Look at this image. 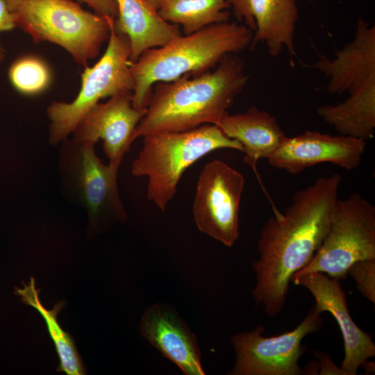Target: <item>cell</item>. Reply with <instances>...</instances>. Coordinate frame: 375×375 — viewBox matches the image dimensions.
<instances>
[{"instance_id": "15", "label": "cell", "mask_w": 375, "mask_h": 375, "mask_svg": "<svg viewBox=\"0 0 375 375\" xmlns=\"http://www.w3.org/2000/svg\"><path fill=\"white\" fill-rule=\"evenodd\" d=\"M308 67L323 73L329 81V93L353 94L375 80V26L359 17L353 39L337 51L334 58L318 53Z\"/></svg>"}, {"instance_id": "13", "label": "cell", "mask_w": 375, "mask_h": 375, "mask_svg": "<svg viewBox=\"0 0 375 375\" xmlns=\"http://www.w3.org/2000/svg\"><path fill=\"white\" fill-rule=\"evenodd\" d=\"M294 284L308 289L312 294L315 310L330 312L340 329L344 356L340 368L345 375H356L362 364L375 356L372 336L353 322L340 280L321 272H312L293 277Z\"/></svg>"}, {"instance_id": "27", "label": "cell", "mask_w": 375, "mask_h": 375, "mask_svg": "<svg viewBox=\"0 0 375 375\" xmlns=\"http://www.w3.org/2000/svg\"><path fill=\"white\" fill-rule=\"evenodd\" d=\"M360 367L365 369L366 374L374 372L375 370L374 362L367 361V360L365 361Z\"/></svg>"}, {"instance_id": "28", "label": "cell", "mask_w": 375, "mask_h": 375, "mask_svg": "<svg viewBox=\"0 0 375 375\" xmlns=\"http://www.w3.org/2000/svg\"><path fill=\"white\" fill-rule=\"evenodd\" d=\"M156 9L158 10L162 4L164 0H147Z\"/></svg>"}, {"instance_id": "29", "label": "cell", "mask_w": 375, "mask_h": 375, "mask_svg": "<svg viewBox=\"0 0 375 375\" xmlns=\"http://www.w3.org/2000/svg\"><path fill=\"white\" fill-rule=\"evenodd\" d=\"M6 3L9 10L13 8L16 4L19 2V0H3Z\"/></svg>"}, {"instance_id": "25", "label": "cell", "mask_w": 375, "mask_h": 375, "mask_svg": "<svg viewBox=\"0 0 375 375\" xmlns=\"http://www.w3.org/2000/svg\"><path fill=\"white\" fill-rule=\"evenodd\" d=\"M15 28L13 16L3 0H0V33ZM3 59V52L0 46V62Z\"/></svg>"}, {"instance_id": "21", "label": "cell", "mask_w": 375, "mask_h": 375, "mask_svg": "<svg viewBox=\"0 0 375 375\" xmlns=\"http://www.w3.org/2000/svg\"><path fill=\"white\" fill-rule=\"evenodd\" d=\"M229 8L227 0H164L158 12L165 21L181 26L187 35L229 21Z\"/></svg>"}, {"instance_id": "3", "label": "cell", "mask_w": 375, "mask_h": 375, "mask_svg": "<svg viewBox=\"0 0 375 375\" xmlns=\"http://www.w3.org/2000/svg\"><path fill=\"white\" fill-rule=\"evenodd\" d=\"M253 37V31L243 24L228 21L181 35L164 46L146 51L131 62L133 107L146 111L155 84L209 71L226 55L250 48Z\"/></svg>"}, {"instance_id": "8", "label": "cell", "mask_w": 375, "mask_h": 375, "mask_svg": "<svg viewBox=\"0 0 375 375\" xmlns=\"http://www.w3.org/2000/svg\"><path fill=\"white\" fill-rule=\"evenodd\" d=\"M323 324L321 313L313 307L293 330L278 335L264 337L265 328L258 325L249 332L231 337L236 361L231 375H299L303 371L299 360L306 351L302 344L308 334L319 331Z\"/></svg>"}, {"instance_id": "2", "label": "cell", "mask_w": 375, "mask_h": 375, "mask_svg": "<svg viewBox=\"0 0 375 375\" xmlns=\"http://www.w3.org/2000/svg\"><path fill=\"white\" fill-rule=\"evenodd\" d=\"M247 80L243 59L229 53L212 70L155 84L135 138L218 125Z\"/></svg>"}, {"instance_id": "5", "label": "cell", "mask_w": 375, "mask_h": 375, "mask_svg": "<svg viewBox=\"0 0 375 375\" xmlns=\"http://www.w3.org/2000/svg\"><path fill=\"white\" fill-rule=\"evenodd\" d=\"M10 12L15 27L34 42L59 45L85 67L108 40L115 21L84 10L74 0H19Z\"/></svg>"}, {"instance_id": "20", "label": "cell", "mask_w": 375, "mask_h": 375, "mask_svg": "<svg viewBox=\"0 0 375 375\" xmlns=\"http://www.w3.org/2000/svg\"><path fill=\"white\" fill-rule=\"evenodd\" d=\"M40 290L35 287L33 277L27 284L23 283V288H15V294L21 297V301L35 309L42 317L59 358L57 372H64L67 375L86 374V369L74 338L63 330L58 320V313L64 308L65 302L61 301L56 303L53 308L47 309L40 300Z\"/></svg>"}, {"instance_id": "22", "label": "cell", "mask_w": 375, "mask_h": 375, "mask_svg": "<svg viewBox=\"0 0 375 375\" xmlns=\"http://www.w3.org/2000/svg\"><path fill=\"white\" fill-rule=\"evenodd\" d=\"M13 88L26 95L45 91L51 82V72L46 62L35 56H24L15 60L8 71Z\"/></svg>"}, {"instance_id": "30", "label": "cell", "mask_w": 375, "mask_h": 375, "mask_svg": "<svg viewBox=\"0 0 375 375\" xmlns=\"http://www.w3.org/2000/svg\"><path fill=\"white\" fill-rule=\"evenodd\" d=\"M309 1H314V0H309Z\"/></svg>"}, {"instance_id": "10", "label": "cell", "mask_w": 375, "mask_h": 375, "mask_svg": "<svg viewBox=\"0 0 375 375\" xmlns=\"http://www.w3.org/2000/svg\"><path fill=\"white\" fill-rule=\"evenodd\" d=\"M132 97L133 92H124L96 104L72 133V142L95 144L102 140L109 163L119 167L146 112L133 107Z\"/></svg>"}, {"instance_id": "12", "label": "cell", "mask_w": 375, "mask_h": 375, "mask_svg": "<svg viewBox=\"0 0 375 375\" xmlns=\"http://www.w3.org/2000/svg\"><path fill=\"white\" fill-rule=\"evenodd\" d=\"M366 142L340 134L306 131L296 136H286L267 160L271 166L292 174L324 162L352 170L361 163Z\"/></svg>"}, {"instance_id": "23", "label": "cell", "mask_w": 375, "mask_h": 375, "mask_svg": "<svg viewBox=\"0 0 375 375\" xmlns=\"http://www.w3.org/2000/svg\"><path fill=\"white\" fill-rule=\"evenodd\" d=\"M361 294L375 303V258L354 262L348 269Z\"/></svg>"}, {"instance_id": "4", "label": "cell", "mask_w": 375, "mask_h": 375, "mask_svg": "<svg viewBox=\"0 0 375 375\" xmlns=\"http://www.w3.org/2000/svg\"><path fill=\"white\" fill-rule=\"evenodd\" d=\"M142 138L143 145L133 163L132 174L147 178V199L161 211L176 194L183 173L197 160L218 149L242 151L240 143L215 124Z\"/></svg>"}, {"instance_id": "24", "label": "cell", "mask_w": 375, "mask_h": 375, "mask_svg": "<svg viewBox=\"0 0 375 375\" xmlns=\"http://www.w3.org/2000/svg\"><path fill=\"white\" fill-rule=\"evenodd\" d=\"M78 3H84L92 8L94 12L115 19L117 8L114 0H74Z\"/></svg>"}, {"instance_id": "1", "label": "cell", "mask_w": 375, "mask_h": 375, "mask_svg": "<svg viewBox=\"0 0 375 375\" xmlns=\"http://www.w3.org/2000/svg\"><path fill=\"white\" fill-rule=\"evenodd\" d=\"M341 183L339 174L318 177L295 192L284 213L275 210L262 227L260 256L253 262V295L269 317L281 311L293 275L310 261L327 235Z\"/></svg>"}, {"instance_id": "26", "label": "cell", "mask_w": 375, "mask_h": 375, "mask_svg": "<svg viewBox=\"0 0 375 375\" xmlns=\"http://www.w3.org/2000/svg\"><path fill=\"white\" fill-rule=\"evenodd\" d=\"M316 357L320 361L319 374H340L345 375L341 368L338 367L331 358L326 353L315 351Z\"/></svg>"}, {"instance_id": "14", "label": "cell", "mask_w": 375, "mask_h": 375, "mask_svg": "<svg viewBox=\"0 0 375 375\" xmlns=\"http://www.w3.org/2000/svg\"><path fill=\"white\" fill-rule=\"evenodd\" d=\"M233 15L253 33L250 48L264 44L272 56L285 49L291 62L297 56L294 33L297 0H227Z\"/></svg>"}, {"instance_id": "6", "label": "cell", "mask_w": 375, "mask_h": 375, "mask_svg": "<svg viewBox=\"0 0 375 375\" xmlns=\"http://www.w3.org/2000/svg\"><path fill=\"white\" fill-rule=\"evenodd\" d=\"M113 25L103 56L92 67H85L76 98L70 103L53 101L48 107L49 140L52 144L66 140L101 99L133 91L129 40L125 35L116 32Z\"/></svg>"}, {"instance_id": "9", "label": "cell", "mask_w": 375, "mask_h": 375, "mask_svg": "<svg viewBox=\"0 0 375 375\" xmlns=\"http://www.w3.org/2000/svg\"><path fill=\"white\" fill-rule=\"evenodd\" d=\"M244 176L225 162L214 159L202 169L192 212L198 229L226 247L239 238V212Z\"/></svg>"}, {"instance_id": "19", "label": "cell", "mask_w": 375, "mask_h": 375, "mask_svg": "<svg viewBox=\"0 0 375 375\" xmlns=\"http://www.w3.org/2000/svg\"><path fill=\"white\" fill-rule=\"evenodd\" d=\"M317 115L340 135L368 140L375 132V80L335 105H322Z\"/></svg>"}, {"instance_id": "18", "label": "cell", "mask_w": 375, "mask_h": 375, "mask_svg": "<svg viewBox=\"0 0 375 375\" xmlns=\"http://www.w3.org/2000/svg\"><path fill=\"white\" fill-rule=\"evenodd\" d=\"M242 147L244 161L256 169L258 161L268 159L286 137L276 118L256 106L246 112L227 114L217 125Z\"/></svg>"}, {"instance_id": "16", "label": "cell", "mask_w": 375, "mask_h": 375, "mask_svg": "<svg viewBox=\"0 0 375 375\" xmlns=\"http://www.w3.org/2000/svg\"><path fill=\"white\" fill-rule=\"evenodd\" d=\"M140 334L185 375H203L197 339L176 310L157 303L146 308Z\"/></svg>"}, {"instance_id": "7", "label": "cell", "mask_w": 375, "mask_h": 375, "mask_svg": "<svg viewBox=\"0 0 375 375\" xmlns=\"http://www.w3.org/2000/svg\"><path fill=\"white\" fill-rule=\"evenodd\" d=\"M375 258V206L358 193L338 199L329 231L310 260L293 277L324 273L347 277L356 262Z\"/></svg>"}, {"instance_id": "17", "label": "cell", "mask_w": 375, "mask_h": 375, "mask_svg": "<svg viewBox=\"0 0 375 375\" xmlns=\"http://www.w3.org/2000/svg\"><path fill=\"white\" fill-rule=\"evenodd\" d=\"M117 15L116 32L127 36L131 62L146 51L165 45L181 35L178 26L165 21L147 0H114Z\"/></svg>"}, {"instance_id": "11", "label": "cell", "mask_w": 375, "mask_h": 375, "mask_svg": "<svg viewBox=\"0 0 375 375\" xmlns=\"http://www.w3.org/2000/svg\"><path fill=\"white\" fill-rule=\"evenodd\" d=\"M71 143L74 154L73 179L92 226L104 222H124L126 212L117 185L119 167L103 164L96 155L93 144Z\"/></svg>"}]
</instances>
